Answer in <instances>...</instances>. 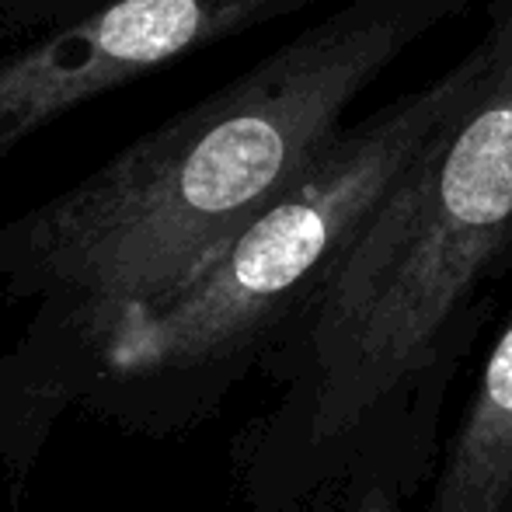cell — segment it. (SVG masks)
I'll list each match as a JSON object with an SVG mask.
<instances>
[{"instance_id": "cell-1", "label": "cell", "mask_w": 512, "mask_h": 512, "mask_svg": "<svg viewBox=\"0 0 512 512\" xmlns=\"http://www.w3.org/2000/svg\"><path fill=\"white\" fill-rule=\"evenodd\" d=\"M474 0H345L213 95L0 223V471L25 488L56 418L133 317L175 300L342 133L352 105Z\"/></svg>"}, {"instance_id": "cell-2", "label": "cell", "mask_w": 512, "mask_h": 512, "mask_svg": "<svg viewBox=\"0 0 512 512\" xmlns=\"http://www.w3.org/2000/svg\"><path fill=\"white\" fill-rule=\"evenodd\" d=\"M485 70L262 366L286 398L251 436L244 492L286 512L356 460L418 377L450 370L512 258V0H488Z\"/></svg>"}, {"instance_id": "cell-3", "label": "cell", "mask_w": 512, "mask_h": 512, "mask_svg": "<svg viewBox=\"0 0 512 512\" xmlns=\"http://www.w3.org/2000/svg\"><path fill=\"white\" fill-rule=\"evenodd\" d=\"M481 70L478 39L436 81L345 126L196 283L105 345L74 405L140 436H175L213 415L443 136Z\"/></svg>"}, {"instance_id": "cell-4", "label": "cell", "mask_w": 512, "mask_h": 512, "mask_svg": "<svg viewBox=\"0 0 512 512\" xmlns=\"http://www.w3.org/2000/svg\"><path fill=\"white\" fill-rule=\"evenodd\" d=\"M321 0H108L0 56V161L74 108Z\"/></svg>"}, {"instance_id": "cell-5", "label": "cell", "mask_w": 512, "mask_h": 512, "mask_svg": "<svg viewBox=\"0 0 512 512\" xmlns=\"http://www.w3.org/2000/svg\"><path fill=\"white\" fill-rule=\"evenodd\" d=\"M422 512H512V314L488 352Z\"/></svg>"}, {"instance_id": "cell-6", "label": "cell", "mask_w": 512, "mask_h": 512, "mask_svg": "<svg viewBox=\"0 0 512 512\" xmlns=\"http://www.w3.org/2000/svg\"><path fill=\"white\" fill-rule=\"evenodd\" d=\"M366 464H359L352 481V502L345 512H408V453L405 443L394 439L380 443L377 450H363Z\"/></svg>"}, {"instance_id": "cell-7", "label": "cell", "mask_w": 512, "mask_h": 512, "mask_svg": "<svg viewBox=\"0 0 512 512\" xmlns=\"http://www.w3.org/2000/svg\"><path fill=\"white\" fill-rule=\"evenodd\" d=\"M102 4L108 0H0V25L21 28V32H32V28L49 32L98 11Z\"/></svg>"}]
</instances>
